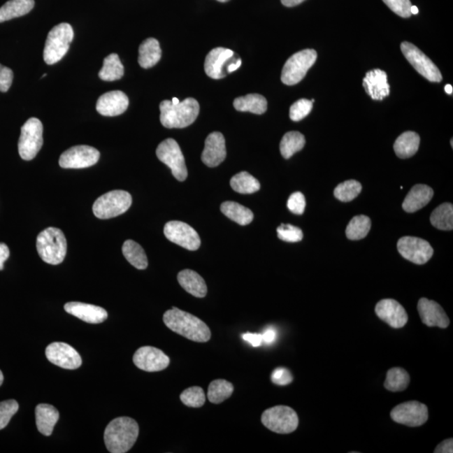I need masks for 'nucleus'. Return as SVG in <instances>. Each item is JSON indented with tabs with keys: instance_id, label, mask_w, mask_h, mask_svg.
Listing matches in <instances>:
<instances>
[{
	"instance_id": "nucleus-1",
	"label": "nucleus",
	"mask_w": 453,
	"mask_h": 453,
	"mask_svg": "<svg viewBox=\"0 0 453 453\" xmlns=\"http://www.w3.org/2000/svg\"><path fill=\"white\" fill-rule=\"evenodd\" d=\"M163 321L168 329L193 342L207 343L211 331L199 317L176 308L166 310Z\"/></svg>"
},
{
	"instance_id": "nucleus-2",
	"label": "nucleus",
	"mask_w": 453,
	"mask_h": 453,
	"mask_svg": "<svg viewBox=\"0 0 453 453\" xmlns=\"http://www.w3.org/2000/svg\"><path fill=\"white\" fill-rule=\"evenodd\" d=\"M140 428L130 417H117L108 424L104 431V443L109 452L125 453L136 443Z\"/></svg>"
},
{
	"instance_id": "nucleus-3",
	"label": "nucleus",
	"mask_w": 453,
	"mask_h": 453,
	"mask_svg": "<svg viewBox=\"0 0 453 453\" xmlns=\"http://www.w3.org/2000/svg\"><path fill=\"white\" fill-rule=\"evenodd\" d=\"M161 122L167 129H183L194 123L199 115L200 106L194 99L188 98L178 103L165 100L159 104Z\"/></svg>"
},
{
	"instance_id": "nucleus-4",
	"label": "nucleus",
	"mask_w": 453,
	"mask_h": 453,
	"mask_svg": "<svg viewBox=\"0 0 453 453\" xmlns=\"http://www.w3.org/2000/svg\"><path fill=\"white\" fill-rule=\"evenodd\" d=\"M36 249L44 262L53 266L61 264L66 257L67 250L64 233L52 226L42 231L36 239Z\"/></svg>"
},
{
	"instance_id": "nucleus-5",
	"label": "nucleus",
	"mask_w": 453,
	"mask_h": 453,
	"mask_svg": "<svg viewBox=\"0 0 453 453\" xmlns=\"http://www.w3.org/2000/svg\"><path fill=\"white\" fill-rule=\"evenodd\" d=\"M73 37V29L69 23L59 24L50 29L43 52L46 64L53 65L61 61L69 52Z\"/></svg>"
},
{
	"instance_id": "nucleus-6",
	"label": "nucleus",
	"mask_w": 453,
	"mask_h": 453,
	"mask_svg": "<svg viewBox=\"0 0 453 453\" xmlns=\"http://www.w3.org/2000/svg\"><path fill=\"white\" fill-rule=\"evenodd\" d=\"M132 204L129 192L116 190L105 193L95 201L92 211L100 220H108L127 212Z\"/></svg>"
},
{
	"instance_id": "nucleus-7",
	"label": "nucleus",
	"mask_w": 453,
	"mask_h": 453,
	"mask_svg": "<svg viewBox=\"0 0 453 453\" xmlns=\"http://www.w3.org/2000/svg\"><path fill=\"white\" fill-rule=\"evenodd\" d=\"M317 53L312 49H305L294 54L283 67L281 81L285 85L292 86L299 83L316 62Z\"/></svg>"
},
{
	"instance_id": "nucleus-8",
	"label": "nucleus",
	"mask_w": 453,
	"mask_h": 453,
	"mask_svg": "<svg viewBox=\"0 0 453 453\" xmlns=\"http://www.w3.org/2000/svg\"><path fill=\"white\" fill-rule=\"evenodd\" d=\"M43 145V125L36 117L29 119L22 127L18 143L20 157L31 161L36 157Z\"/></svg>"
},
{
	"instance_id": "nucleus-9",
	"label": "nucleus",
	"mask_w": 453,
	"mask_h": 453,
	"mask_svg": "<svg viewBox=\"0 0 453 453\" xmlns=\"http://www.w3.org/2000/svg\"><path fill=\"white\" fill-rule=\"evenodd\" d=\"M261 422L268 430L279 434H289L297 429L299 419L291 407L277 405L264 410Z\"/></svg>"
},
{
	"instance_id": "nucleus-10",
	"label": "nucleus",
	"mask_w": 453,
	"mask_h": 453,
	"mask_svg": "<svg viewBox=\"0 0 453 453\" xmlns=\"http://www.w3.org/2000/svg\"><path fill=\"white\" fill-rule=\"evenodd\" d=\"M159 161L170 168L172 175L180 182L187 178V169L184 155L178 142L173 138H167L161 143L157 149Z\"/></svg>"
},
{
	"instance_id": "nucleus-11",
	"label": "nucleus",
	"mask_w": 453,
	"mask_h": 453,
	"mask_svg": "<svg viewBox=\"0 0 453 453\" xmlns=\"http://www.w3.org/2000/svg\"><path fill=\"white\" fill-rule=\"evenodd\" d=\"M401 52L414 67L417 73L421 74L428 81L440 82L443 80L442 73L429 57H427L421 50L410 42H403L401 45Z\"/></svg>"
},
{
	"instance_id": "nucleus-12",
	"label": "nucleus",
	"mask_w": 453,
	"mask_h": 453,
	"mask_svg": "<svg viewBox=\"0 0 453 453\" xmlns=\"http://www.w3.org/2000/svg\"><path fill=\"white\" fill-rule=\"evenodd\" d=\"M99 157V151L94 147L77 145L62 154L59 165L65 169H82L95 165Z\"/></svg>"
},
{
	"instance_id": "nucleus-13",
	"label": "nucleus",
	"mask_w": 453,
	"mask_h": 453,
	"mask_svg": "<svg viewBox=\"0 0 453 453\" xmlns=\"http://www.w3.org/2000/svg\"><path fill=\"white\" fill-rule=\"evenodd\" d=\"M167 239L188 250L199 249L201 239L196 231L186 222L180 221L168 222L164 228Z\"/></svg>"
},
{
	"instance_id": "nucleus-14",
	"label": "nucleus",
	"mask_w": 453,
	"mask_h": 453,
	"mask_svg": "<svg viewBox=\"0 0 453 453\" xmlns=\"http://www.w3.org/2000/svg\"><path fill=\"white\" fill-rule=\"evenodd\" d=\"M394 422L410 427L424 425L428 419L426 405L418 401H408L394 407L390 413Z\"/></svg>"
},
{
	"instance_id": "nucleus-15",
	"label": "nucleus",
	"mask_w": 453,
	"mask_h": 453,
	"mask_svg": "<svg viewBox=\"0 0 453 453\" xmlns=\"http://www.w3.org/2000/svg\"><path fill=\"white\" fill-rule=\"evenodd\" d=\"M397 249L402 257L417 264L429 261L434 250L430 243L415 237H403L398 241Z\"/></svg>"
},
{
	"instance_id": "nucleus-16",
	"label": "nucleus",
	"mask_w": 453,
	"mask_h": 453,
	"mask_svg": "<svg viewBox=\"0 0 453 453\" xmlns=\"http://www.w3.org/2000/svg\"><path fill=\"white\" fill-rule=\"evenodd\" d=\"M133 362L141 371L159 372L170 364V359L165 352L157 347L145 346L138 348L133 357Z\"/></svg>"
},
{
	"instance_id": "nucleus-17",
	"label": "nucleus",
	"mask_w": 453,
	"mask_h": 453,
	"mask_svg": "<svg viewBox=\"0 0 453 453\" xmlns=\"http://www.w3.org/2000/svg\"><path fill=\"white\" fill-rule=\"evenodd\" d=\"M46 358L50 363L65 369L81 367L82 359L78 352L65 343H52L46 347Z\"/></svg>"
},
{
	"instance_id": "nucleus-18",
	"label": "nucleus",
	"mask_w": 453,
	"mask_h": 453,
	"mask_svg": "<svg viewBox=\"0 0 453 453\" xmlns=\"http://www.w3.org/2000/svg\"><path fill=\"white\" fill-rule=\"evenodd\" d=\"M375 313L382 321L387 323L393 329H401L408 322V314L396 300L384 299L378 302Z\"/></svg>"
},
{
	"instance_id": "nucleus-19",
	"label": "nucleus",
	"mask_w": 453,
	"mask_h": 453,
	"mask_svg": "<svg viewBox=\"0 0 453 453\" xmlns=\"http://www.w3.org/2000/svg\"><path fill=\"white\" fill-rule=\"evenodd\" d=\"M234 52L232 50L218 48L213 49L206 57L205 73L209 78L221 79L226 77V67L233 60Z\"/></svg>"
},
{
	"instance_id": "nucleus-20",
	"label": "nucleus",
	"mask_w": 453,
	"mask_h": 453,
	"mask_svg": "<svg viewBox=\"0 0 453 453\" xmlns=\"http://www.w3.org/2000/svg\"><path fill=\"white\" fill-rule=\"evenodd\" d=\"M129 107L127 95L122 91H111L101 96L96 109L101 115L115 117L122 115Z\"/></svg>"
},
{
	"instance_id": "nucleus-21",
	"label": "nucleus",
	"mask_w": 453,
	"mask_h": 453,
	"mask_svg": "<svg viewBox=\"0 0 453 453\" xmlns=\"http://www.w3.org/2000/svg\"><path fill=\"white\" fill-rule=\"evenodd\" d=\"M417 308L422 322L428 326L447 329L450 324V320L442 306L434 301L422 298L418 302Z\"/></svg>"
},
{
	"instance_id": "nucleus-22",
	"label": "nucleus",
	"mask_w": 453,
	"mask_h": 453,
	"mask_svg": "<svg viewBox=\"0 0 453 453\" xmlns=\"http://www.w3.org/2000/svg\"><path fill=\"white\" fill-rule=\"evenodd\" d=\"M226 155L225 138L220 132H213L206 138L201 161L206 166L216 167L224 161Z\"/></svg>"
},
{
	"instance_id": "nucleus-23",
	"label": "nucleus",
	"mask_w": 453,
	"mask_h": 453,
	"mask_svg": "<svg viewBox=\"0 0 453 453\" xmlns=\"http://www.w3.org/2000/svg\"><path fill=\"white\" fill-rule=\"evenodd\" d=\"M64 309L67 313L92 324H99L108 318L106 310L98 305L82 303V302H69L65 305Z\"/></svg>"
},
{
	"instance_id": "nucleus-24",
	"label": "nucleus",
	"mask_w": 453,
	"mask_h": 453,
	"mask_svg": "<svg viewBox=\"0 0 453 453\" xmlns=\"http://www.w3.org/2000/svg\"><path fill=\"white\" fill-rule=\"evenodd\" d=\"M363 86L373 100H383L390 94L387 74L380 69L368 71Z\"/></svg>"
},
{
	"instance_id": "nucleus-25",
	"label": "nucleus",
	"mask_w": 453,
	"mask_h": 453,
	"mask_svg": "<svg viewBox=\"0 0 453 453\" xmlns=\"http://www.w3.org/2000/svg\"><path fill=\"white\" fill-rule=\"evenodd\" d=\"M433 195V190L426 185H415L407 194L404 203L402 204L403 209L406 213L417 212L426 207L430 203Z\"/></svg>"
},
{
	"instance_id": "nucleus-26",
	"label": "nucleus",
	"mask_w": 453,
	"mask_h": 453,
	"mask_svg": "<svg viewBox=\"0 0 453 453\" xmlns=\"http://www.w3.org/2000/svg\"><path fill=\"white\" fill-rule=\"evenodd\" d=\"M178 282L185 291L197 298L207 296L208 287L205 280L196 271L184 270L178 275Z\"/></svg>"
},
{
	"instance_id": "nucleus-27",
	"label": "nucleus",
	"mask_w": 453,
	"mask_h": 453,
	"mask_svg": "<svg viewBox=\"0 0 453 453\" xmlns=\"http://www.w3.org/2000/svg\"><path fill=\"white\" fill-rule=\"evenodd\" d=\"M58 419L59 412L54 406L48 404H40L36 406V426L41 434L46 436L52 435Z\"/></svg>"
},
{
	"instance_id": "nucleus-28",
	"label": "nucleus",
	"mask_w": 453,
	"mask_h": 453,
	"mask_svg": "<svg viewBox=\"0 0 453 453\" xmlns=\"http://www.w3.org/2000/svg\"><path fill=\"white\" fill-rule=\"evenodd\" d=\"M161 58V49L159 41L154 38H149L142 42L138 48V64L143 69H148L157 64Z\"/></svg>"
},
{
	"instance_id": "nucleus-29",
	"label": "nucleus",
	"mask_w": 453,
	"mask_h": 453,
	"mask_svg": "<svg viewBox=\"0 0 453 453\" xmlns=\"http://www.w3.org/2000/svg\"><path fill=\"white\" fill-rule=\"evenodd\" d=\"M419 134L412 131L403 133L394 142V150L398 157L406 159L413 157L419 146Z\"/></svg>"
},
{
	"instance_id": "nucleus-30",
	"label": "nucleus",
	"mask_w": 453,
	"mask_h": 453,
	"mask_svg": "<svg viewBox=\"0 0 453 453\" xmlns=\"http://www.w3.org/2000/svg\"><path fill=\"white\" fill-rule=\"evenodd\" d=\"M34 6V0H10L0 8V23L27 15Z\"/></svg>"
},
{
	"instance_id": "nucleus-31",
	"label": "nucleus",
	"mask_w": 453,
	"mask_h": 453,
	"mask_svg": "<svg viewBox=\"0 0 453 453\" xmlns=\"http://www.w3.org/2000/svg\"><path fill=\"white\" fill-rule=\"evenodd\" d=\"M233 106L238 111L263 115L267 110V100L262 95L247 94L235 99Z\"/></svg>"
},
{
	"instance_id": "nucleus-32",
	"label": "nucleus",
	"mask_w": 453,
	"mask_h": 453,
	"mask_svg": "<svg viewBox=\"0 0 453 453\" xmlns=\"http://www.w3.org/2000/svg\"><path fill=\"white\" fill-rule=\"evenodd\" d=\"M221 211L226 217L239 225L250 224L254 220V213L250 209L235 201H225L221 205Z\"/></svg>"
},
{
	"instance_id": "nucleus-33",
	"label": "nucleus",
	"mask_w": 453,
	"mask_h": 453,
	"mask_svg": "<svg viewBox=\"0 0 453 453\" xmlns=\"http://www.w3.org/2000/svg\"><path fill=\"white\" fill-rule=\"evenodd\" d=\"M122 251L126 259L129 264L138 270H145L148 266V259L143 247L136 242L133 240L125 241Z\"/></svg>"
},
{
	"instance_id": "nucleus-34",
	"label": "nucleus",
	"mask_w": 453,
	"mask_h": 453,
	"mask_svg": "<svg viewBox=\"0 0 453 453\" xmlns=\"http://www.w3.org/2000/svg\"><path fill=\"white\" fill-rule=\"evenodd\" d=\"M124 69L117 54L109 55L103 60V66L100 70L99 76L103 81L113 82L120 80L123 77Z\"/></svg>"
},
{
	"instance_id": "nucleus-35",
	"label": "nucleus",
	"mask_w": 453,
	"mask_h": 453,
	"mask_svg": "<svg viewBox=\"0 0 453 453\" xmlns=\"http://www.w3.org/2000/svg\"><path fill=\"white\" fill-rule=\"evenodd\" d=\"M233 190L241 194H251L260 189L259 180L247 173V171L239 172L230 180Z\"/></svg>"
},
{
	"instance_id": "nucleus-36",
	"label": "nucleus",
	"mask_w": 453,
	"mask_h": 453,
	"mask_svg": "<svg viewBox=\"0 0 453 453\" xmlns=\"http://www.w3.org/2000/svg\"><path fill=\"white\" fill-rule=\"evenodd\" d=\"M305 144L303 134L297 131L288 132L280 141V153L285 159L291 158L294 154L303 149Z\"/></svg>"
},
{
	"instance_id": "nucleus-37",
	"label": "nucleus",
	"mask_w": 453,
	"mask_h": 453,
	"mask_svg": "<svg viewBox=\"0 0 453 453\" xmlns=\"http://www.w3.org/2000/svg\"><path fill=\"white\" fill-rule=\"evenodd\" d=\"M431 224L440 230H452L453 229V206L451 203H443L432 212L430 218Z\"/></svg>"
},
{
	"instance_id": "nucleus-38",
	"label": "nucleus",
	"mask_w": 453,
	"mask_h": 453,
	"mask_svg": "<svg viewBox=\"0 0 453 453\" xmlns=\"http://www.w3.org/2000/svg\"><path fill=\"white\" fill-rule=\"evenodd\" d=\"M410 380L409 373L404 368H390L386 375L384 387L392 392L403 391L408 387Z\"/></svg>"
},
{
	"instance_id": "nucleus-39",
	"label": "nucleus",
	"mask_w": 453,
	"mask_h": 453,
	"mask_svg": "<svg viewBox=\"0 0 453 453\" xmlns=\"http://www.w3.org/2000/svg\"><path fill=\"white\" fill-rule=\"evenodd\" d=\"M233 385L225 380H216L209 384L208 398L213 404H220L233 393Z\"/></svg>"
},
{
	"instance_id": "nucleus-40",
	"label": "nucleus",
	"mask_w": 453,
	"mask_h": 453,
	"mask_svg": "<svg viewBox=\"0 0 453 453\" xmlns=\"http://www.w3.org/2000/svg\"><path fill=\"white\" fill-rule=\"evenodd\" d=\"M371 229V218L365 215L356 216L348 224L346 235L351 240H359L367 236Z\"/></svg>"
},
{
	"instance_id": "nucleus-41",
	"label": "nucleus",
	"mask_w": 453,
	"mask_h": 453,
	"mask_svg": "<svg viewBox=\"0 0 453 453\" xmlns=\"http://www.w3.org/2000/svg\"><path fill=\"white\" fill-rule=\"evenodd\" d=\"M361 191H362V185L360 182L355 180H348L336 187L334 196L339 201L347 203L355 199Z\"/></svg>"
},
{
	"instance_id": "nucleus-42",
	"label": "nucleus",
	"mask_w": 453,
	"mask_h": 453,
	"mask_svg": "<svg viewBox=\"0 0 453 453\" xmlns=\"http://www.w3.org/2000/svg\"><path fill=\"white\" fill-rule=\"evenodd\" d=\"M180 398L185 405L192 407V408H200L206 401L203 389L199 386H193V387L185 389L180 394Z\"/></svg>"
},
{
	"instance_id": "nucleus-43",
	"label": "nucleus",
	"mask_w": 453,
	"mask_h": 453,
	"mask_svg": "<svg viewBox=\"0 0 453 453\" xmlns=\"http://www.w3.org/2000/svg\"><path fill=\"white\" fill-rule=\"evenodd\" d=\"M313 108V103L308 99H300L292 105L289 108V117L292 121L298 122L308 116Z\"/></svg>"
},
{
	"instance_id": "nucleus-44",
	"label": "nucleus",
	"mask_w": 453,
	"mask_h": 453,
	"mask_svg": "<svg viewBox=\"0 0 453 453\" xmlns=\"http://www.w3.org/2000/svg\"><path fill=\"white\" fill-rule=\"evenodd\" d=\"M277 233L280 240L289 243L300 242L303 238L302 230L291 224H281L277 229Z\"/></svg>"
},
{
	"instance_id": "nucleus-45",
	"label": "nucleus",
	"mask_w": 453,
	"mask_h": 453,
	"mask_svg": "<svg viewBox=\"0 0 453 453\" xmlns=\"http://www.w3.org/2000/svg\"><path fill=\"white\" fill-rule=\"evenodd\" d=\"M18 410V402L15 400L0 402V430L7 426Z\"/></svg>"
},
{
	"instance_id": "nucleus-46",
	"label": "nucleus",
	"mask_w": 453,
	"mask_h": 453,
	"mask_svg": "<svg viewBox=\"0 0 453 453\" xmlns=\"http://www.w3.org/2000/svg\"><path fill=\"white\" fill-rule=\"evenodd\" d=\"M390 10L403 18H409L411 15V3L410 0H383Z\"/></svg>"
},
{
	"instance_id": "nucleus-47",
	"label": "nucleus",
	"mask_w": 453,
	"mask_h": 453,
	"mask_svg": "<svg viewBox=\"0 0 453 453\" xmlns=\"http://www.w3.org/2000/svg\"><path fill=\"white\" fill-rule=\"evenodd\" d=\"M287 208L293 213L301 214L303 213L305 208V199L301 192H294L289 196L287 201Z\"/></svg>"
},
{
	"instance_id": "nucleus-48",
	"label": "nucleus",
	"mask_w": 453,
	"mask_h": 453,
	"mask_svg": "<svg viewBox=\"0 0 453 453\" xmlns=\"http://www.w3.org/2000/svg\"><path fill=\"white\" fill-rule=\"evenodd\" d=\"M273 383L278 385H287L293 381L292 373L287 368H278L273 371L271 375Z\"/></svg>"
},
{
	"instance_id": "nucleus-49",
	"label": "nucleus",
	"mask_w": 453,
	"mask_h": 453,
	"mask_svg": "<svg viewBox=\"0 0 453 453\" xmlns=\"http://www.w3.org/2000/svg\"><path fill=\"white\" fill-rule=\"evenodd\" d=\"M14 73L10 69L0 64V92H6L10 89Z\"/></svg>"
},
{
	"instance_id": "nucleus-50",
	"label": "nucleus",
	"mask_w": 453,
	"mask_h": 453,
	"mask_svg": "<svg viewBox=\"0 0 453 453\" xmlns=\"http://www.w3.org/2000/svg\"><path fill=\"white\" fill-rule=\"evenodd\" d=\"M243 338L253 347H259L263 343L261 334L247 333L243 334Z\"/></svg>"
},
{
	"instance_id": "nucleus-51",
	"label": "nucleus",
	"mask_w": 453,
	"mask_h": 453,
	"mask_svg": "<svg viewBox=\"0 0 453 453\" xmlns=\"http://www.w3.org/2000/svg\"><path fill=\"white\" fill-rule=\"evenodd\" d=\"M435 453H452L453 452V440L447 439L443 440L436 447Z\"/></svg>"
},
{
	"instance_id": "nucleus-52",
	"label": "nucleus",
	"mask_w": 453,
	"mask_h": 453,
	"mask_svg": "<svg viewBox=\"0 0 453 453\" xmlns=\"http://www.w3.org/2000/svg\"><path fill=\"white\" fill-rule=\"evenodd\" d=\"M10 257V250L6 243H0V271L3 270V264Z\"/></svg>"
},
{
	"instance_id": "nucleus-53",
	"label": "nucleus",
	"mask_w": 453,
	"mask_h": 453,
	"mask_svg": "<svg viewBox=\"0 0 453 453\" xmlns=\"http://www.w3.org/2000/svg\"><path fill=\"white\" fill-rule=\"evenodd\" d=\"M263 342L272 343L276 338V331L274 329H268L262 334Z\"/></svg>"
},
{
	"instance_id": "nucleus-54",
	"label": "nucleus",
	"mask_w": 453,
	"mask_h": 453,
	"mask_svg": "<svg viewBox=\"0 0 453 453\" xmlns=\"http://www.w3.org/2000/svg\"><path fill=\"white\" fill-rule=\"evenodd\" d=\"M242 61L240 58H233L232 61L230 62L228 67H226V73H232L233 71H236L239 67L241 66Z\"/></svg>"
},
{
	"instance_id": "nucleus-55",
	"label": "nucleus",
	"mask_w": 453,
	"mask_h": 453,
	"mask_svg": "<svg viewBox=\"0 0 453 453\" xmlns=\"http://www.w3.org/2000/svg\"><path fill=\"white\" fill-rule=\"evenodd\" d=\"M305 0H281V3H283V6L287 7H294L298 6V4L304 2Z\"/></svg>"
},
{
	"instance_id": "nucleus-56",
	"label": "nucleus",
	"mask_w": 453,
	"mask_h": 453,
	"mask_svg": "<svg viewBox=\"0 0 453 453\" xmlns=\"http://www.w3.org/2000/svg\"><path fill=\"white\" fill-rule=\"evenodd\" d=\"M445 91H446L447 94H452V87L450 85V84H447L446 87H445Z\"/></svg>"
},
{
	"instance_id": "nucleus-57",
	"label": "nucleus",
	"mask_w": 453,
	"mask_h": 453,
	"mask_svg": "<svg viewBox=\"0 0 453 453\" xmlns=\"http://www.w3.org/2000/svg\"><path fill=\"white\" fill-rule=\"evenodd\" d=\"M418 12H419V10H418V8L417 6H411V8H410L411 15H417Z\"/></svg>"
},
{
	"instance_id": "nucleus-58",
	"label": "nucleus",
	"mask_w": 453,
	"mask_h": 453,
	"mask_svg": "<svg viewBox=\"0 0 453 453\" xmlns=\"http://www.w3.org/2000/svg\"><path fill=\"white\" fill-rule=\"evenodd\" d=\"M3 375L1 371H0V386L3 384Z\"/></svg>"
},
{
	"instance_id": "nucleus-59",
	"label": "nucleus",
	"mask_w": 453,
	"mask_h": 453,
	"mask_svg": "<svg viewBox=\"0 0 453 453\" xmlns=\"http://www.w3.org/2000/svg\"><path fill=\"white\" fill-rule=\"evenodd\" d=\"M217 1H220L221 3H226V2L229 1V0H217Z\"/></svg>"
}]
</instances>
